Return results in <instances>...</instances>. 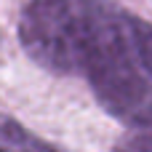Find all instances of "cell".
I'll list each match as a JSON object with an SVG mask.
<instances>
[{"label":"cell","instance_id":"cell-3","mask_svg":"<svg viewBox=\"0 0 152 152\" xmlns=\"http://www.w3.org/2000/svg\"><path fill=\"white\" fill-rule=\"evenodd\" d=\"M128 128L131 131L118 142L115 152H152V107Z\"/></svg>","mask_w":152,"mask_h":152},{"label":"cell","instance_id":"cell-4","mask_svg":"<svg viewBox=\"0 0 152 152\" xmlns=\"http://www.w3.org/2000/svg\"><path fill=\"white\" fill-rule=\"evenodd\" d=\"M0 152H5V150H0Z\"/></svg>","mask_w":152,"mask_h":152},{"label":"cell","instance_id":"cell-2","mask_svg":"<svg viewBox=\"0 0 152 152\" xmlns=\"http://www.w3.org/2000/svg\"><path fill=\"white\" fill-rule=\"evenodd\" d=\"M0 150L5 152H59L56 147L45 144L40 136L29 134L16 120L0 115Z\"/></svg>","mask_w":152,"mask_h":152},{"label":"cell","instance_id":"cell-1","mask_svg":"<svg viewBox=\"0 0 152 152\" xmlns=\"http://www.w3.org/2000/svg\"><path fill=\"white\" fill-rule=\"evenodd\" d=\"M19 40L43 69L83 77L120 123H136L152 107V24L120 3L29 0Z\"/></svg>","mask_w":152,"mask_h":152}]
</instances>
